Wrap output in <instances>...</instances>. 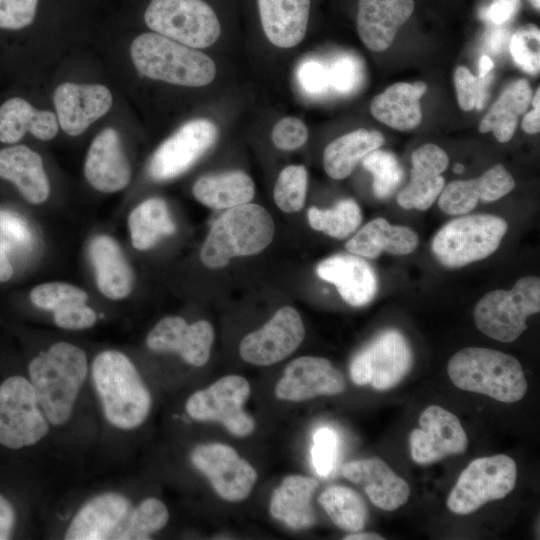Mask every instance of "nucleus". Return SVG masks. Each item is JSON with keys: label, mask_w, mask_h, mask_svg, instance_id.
Listing matches in <instances>:
<instances>
[{"label": "nucleus", "mask_w": 540, "mask_h": 540, "mask_svg": "<svg viewBox=\"0 0 540 540\" xmlns=\"http://www.w3.org/2000/svg\"><path fill=\"white\" fill-rule=\"evenodd\" d=\"M87 366L85 352L67 342L54 343L30 362V382L48 422L62 425L68 421Z\"/></svg>", "instance_id": "obj_1"}, {"label": "nucleus", "mask_w": 540, "mask_h": 540, "mask_svg": "<svg viewBox=\"0 0 540 540\" xmlns=\"http://www.w3.org/2000/svg\"><path fill=\"white\" fill-rule=\"evenodd\" d=\"M92 377L105 417L112 425L133 429L144 422L151 396L126 355L115 350L99 353L92 364Z\"/></svg>", "instance_id": "obj_2"}, {"label": "nucleus", "mask_w": 540, "mask_h": 540, "mask_svg": "<svg viewBox=\"0 0 540 540\" xmlns=\"http://www.w3.org/2000/svg\"><path fill=\"white\" fill-rule=\"evenodd\" d=\"M447 373L459 389L505 403L521 400L527 391L520 362L498 350L482 347L461 349L450 358Z\"/></svg>", "instance_id": "obj_3"}, {"label": "nucleus", "mask_w": 540, "mask_h": 540, "mask_svg": "<svg viewBox=\"0 0 540 540\" xmlns=\"http://www.w3.org/2000/svg\"><path fill=\"white\" fill-rule=\"evenodd\" d=\"M130 54L140 74L170 84L202 87L216 75L215 63L208 55L155 32L137 36Z\"/></svg>", "instance_id": "obj_4"}, {"label": "nucleus", "mask_w": 540, "mask_h": 540, "mask_svg": "<svg viewBox=\"0 0 540 540\" xmlns=\"http://www.w3.org/2000/svg\"><path fill=\"white\" fill-rule=\"evenodd\" d=\"M275 226L262 206L247 203L227 209L212 224L200 257L209 268H221L234 257L255 255L274 237Z\"/></svg>", "instance_id": "obj_5"}, {"label": "nucleus", "mask_w": 540, "mask_h": 540, "mask_svg": "<svg viewBox=\"0 0 540 540\" xmlns=\"http://www.w3.org/2000/svg\"><path fill=\"white\" fill-rule=\"evenodd\" d=\"M540 311V279L520 278L510 290L486 293L476 304L474 322L486 336L504 343L515 341L526 329V320Z\"/></svg>", "instance_id": "obj_6"}, {"label": "nucleus", "mask_w": 540, "mask_h": 540, "mask_svg": "<svg viewBox=\"0 0 540 540\" xmlns=\"http://www.w3.org/2000/svg\"><path fill=\"white\" fill-rule=\"evenodd\" d=\"M508 229L507 222L494 215H468L445 224L434 235L431 250L449 268H459L494 253Z\"/></svg>", "instance_id": "obj_7"}, {"label": "nucleus", "mask_w": 540, "mask_h": 540, "mask_svg": "<svg viewBox=\"0 0 540 540\" xmlns=\"http://www.w3.org/2000/svg\"><path fill=\"white\" fill-rule=\"evenodd\" d=\"M144 20L155 33L195 49L211 46L221 34L216 13L203 0H151Z\"/></svg>", "instance_id": "obj_8"}, {"label": "nucleus", "mask_w": 540, "mask_h": 540, "mask_svg": "<svg viewBox=\"0 0 540 540\" xmlns=\"http://www.w3.org/2000/svg\"><path fill=\"white\" fill-rule=\"evenodd\" d=\"M517 466L508 455L498 454L473 460L460 474L447 498V507L467 515L486 503L499 500L514 488Z\"/></svg>", "instance_id": "obj_9"}, {"label": "nucleus", "mask_w": 540, "mask_h": 540, "mask_svg": "<svg viewBox=\"0 0 540 540\" xmlns=\"http://www.w3.org/2000/svg\"><path fill=\"white\" fill-rule=\"evenodd\" d=\"M48 430L31 382L18 375L6 378L0 384V445L9 449L31 446Z\"/></svg>", "instance_id": "obj_10"}, {"label": "nucleus", "mask_w": 540, "mask_h": 540, "mask_svg": "<svg viewBox=\"0 0 540 540\" xmlns=\"http://www.w3.org/2000/svg\"><path fill=\"white\" fill-rule=\"evenodd\" d=\"M412 363V350L405 336L396 329H386L353 358L350 376L356 385L387 390L407 375Z\"/></svg>", "instance_id": "obj_11"}, {"label": "nucleus", "mask_w": 540, "mask_h": 540, "mask_svg": "<svg viewBox=\"0 0 540 540\" xmlns=\"http://www.w3.org/2000/svg\"><path fill=\"white\" fill-rule=\"evenodd\" d=\"M249 394L245 378L228 375L191 395L186 411L195 420L221 422L230 433L243 437L255 428L254 419L243 410Z\"/></svg>", "instance_id": "obj_12"}, {"label": "nucleus", "mask_w": 540, "mask_h": 540, "mask_svg": "<svg viewBox=\"0 0 540 540\" xmlns=\"http://www.w3.org/2000/svg\"><path fill=\"white\" fill-rule=\"evenodd\" d=\"M217 135L216 125L208 119L186 122L154 152L149 175L163 181L183 174L213 146Z\"/></svg>", "instance_id": "obj_13"}, {"label": "nucleus", "mask_w": 540, "mask_h": 540, "mask_svg": "<svg viewBox=\"0 0 540 540\" xmlns=\"http://www.w3.org/2000/svg\"><path fill=\"white\" fill-rule=\"evenodd\" d=\"M191 461L208 477L216 493L227 501L247 498L257 480L256 470L224 444L197 446L191 453Z\"/></svg>", "instance_id": "obj_14"}, {"label": "nucleus", "mask_w": 540, "mask_h": 540, "mask_svg": "<svg viewBox=\"0 0 540 540\" xmlns=\"http://www.w3.org/2000/svg\"><path fill=\"white\" fill-rule=\"evenodd\" d=\"M305 329L296 309L280 308L260 329L243 338L239 352L255 365H272L289 356L303 341Z\"/></svg>", "instance_id": "obj_15"}, {"label": "nucleus", "mask_w": 540, "mask_h": 540, "mask_svg": "<svg viewBox=\"0 0 540 540\" xmlns=\"http://www.w3.org/2000/svg\"><path fill=\"white\" fill-rule=\"evenodd\" d=\"M419 429L409 437L412 459L421 465L437 462L448 455L463 453L467 435L458 417L437 406L427 407L419 417Z\"/></svg>", "instance_id": "obj_16"}, {"label": "nucleus", "mask_w": 540, "mask_h": 540, "mask_svg": "<svg viewBox=\"0 0 540 540\" xmlns=\"http://www.w3.org/2000/svg\"><path fill=\"white\" fill-rule=\"evenodd\" d=\"M53 102L62 130L78 136L110 110L113 98L104 85L66 82L55 89Z\"/></svg>", "instance_id": "obj_17"}, {"label": "nucleus", "mask_w": 540, "mask_h": 540, "mask_svg": "<svg viewBox=\"0 0 540 540\" xmlns=\"http://www.w3.org/2000/svg\"><path fill=\"white\" fill-rule=\"evenodd\" d=\"M342 374L329 360L321 357L303 356L291 361L278 381L277 398L303 401L321 395H335L345 390Z\"/></svg>", "instance_id": "obj_18"}, {"label": "nucleus", "mask_w": 540, "mask_h": 540, "mask_svg": "<svg viewBox=\"0 0 540 540\" xmlns=\"http://www.w3.org/2000/svg\"><path fill=\"white\" fill-rule=\"evenodd\" d=\"M214 340L212 325L206 320L192 324L177 316L162 319L148 334L147 346L156 352H176L189 364L201 367L210 357Z\"/></svg>", "instance_id": "obj_19"}, {"label": "nucleus", "mask_w": 540, "mask_h": 540, "mask_svg": "<svg viewBox=\"0 0 540 540\" xmlns=\"http://www.w3.org/2000/svg\"><path fill=\"white\" fill-rule=\"evenodd\" d=\"M412 169L409 184L399 193L398 204L407 210H427L441 194L445 179L441 175L449 164L446 152L427 143L418 147L411 156Z\"/></svg>", "instance_id": "obj_20"}, {"label": "nucleus", "mask_w": 540, "mask_h": 540, "mask_svg": "<svg viewBox=\"0 0 540 540\" xmlns=\"http://www.w3.org/2000/svg\"><path fill=\"white\" fill-rule=\"evenodd\" d=\"M87 181L96 190L113 193L130 182L131 169L114 128H105L92 141L84 163Z\"/></svg>", "instance_id": "obj_21"}, {"label": "nucleus", "mask_w": 540, "mask_h": 540, "mask_svg": "<svg viewBox=\"0 0 540 540\" xmlns=\"http://www.w3.org/2000/svg\"><path fill=\"white\" fill-rule=\"evenodd\" d=\"M515 187V180L502 164H496L480 177L456 180L444 186L438 197L440 209L449 215L467 214L479 201H496Z\"/></svg>", "instance_id": "obj_22"}, {"label": "nucleus", "mask_w": 540, "mask_h": 540, "mask_svg": "<svg viewBox=\"0 0 540 540\" xmlns=\"http://www.w3.org/2000/svg\"><path fill=\"white\" fill-rule=\"evenodd\" d=\"M130 512V503L125 496L117 493L98 495L78 511L65 539H116Z\"/></svg>", "instance_id": "obj_23"}, {"label": "nucleus", "mask_w": 540, "mask_h": 540, "mask_svg": "<svg viewBox=\"0 0 540 540\" xmlns=\"http://www.w3.org/2000/svg\"><path fill=\"white\" fill-rule=\"evenodd\" d=\"M342 473L346 479L361 486L370 501L380 509L394 511L409 498L408 483L380 458L351 461L344 465Z\"/></svg>", "instance_id": "obj_24"}, {"label": "nucleus", "mask_w": 540, "mask_h": 540, "mask_svg": "<svg viewBox=\"0 0 540 540\" xmlns=\"http://www.w3.org/2000/svg\"><path fill=\"white\" fill-rule=\"evenodd\" d=\"M414 0H359L357 31L367 48L388 49L414 11Z\"/></svg>", "instance_id": "obj_25"}, {"label": "nucleus", "mask_w": 540, "mask_h": 540, "mask_svg": "<svg viewBox=\"0 0 540 540\" xmlns=\"http://www.w3.org/2000/svg\"><path fill=\"white\" fill-rule=\"evenodd\" d=\"M318 276L336 286L352 306H364L376 295L377 276L369 263L354 254H337L319 263Z\"/></svg>", "instance_id": "obj_26"}, {"label": "nucleus", "mask_w": 540, "mask_h": 540, "mask_svg": "<svg viewBox=\"0 0 540 540\" xmlns=\"http://www.w3.org/2000/svg\"><path fill=\"white\" fill-rule=\"evenodd\" d=\"M0 179L12 183L32 204L43 203L50 193L41 156L24 144L7 145L0 149Z\"/></svg>", "instance_id": "obj_27"}, {"label": "nucleus", "mask_w": 540, "mask_h": 540, "mask_svg": "<svg viewBox=\"0 0 540 540\" xmlns=\"http://www.w3.org/2000/svg\"><path fill=\"white\" fill-rule=\"evenodd\" d=\"M57 116L47 110L36 109L24 97L13 95L0 103V143H19L27 133L48 141L58 133Z\"/></svg>", "instance_id": "obj_28"}, {"label": "nucleus", "mask_w": 540, "mask_h": 540, "mask_svg": "<svg viewBox=\"0 0 540 540\" xmlns=\"http://www.w3.org/2000/svg\"><path fill=\"white\" fill-rule=\"evenodd\" d=\"M263 31L280 48L297 46L305 37L310 0H257Z\"/></svg>", "instance_id": "obj_29"}, {"label": "nucleus", "mask_w": 540, "mask_h": 540, "mask_svg": "<svg viewBox=\"0 0 540 540\" xmlns=\"http://www.w3.org/2000/svg\"><path fill=\"white\" fill-rule=\"evenodd\" d=\"M426 91L427 85L421 81L395 83L373 98L370 112L388 127L412 130L422 121L420 99Z\"/></svg>", "instance_id": "obj_30"}, {"label": "nucleus", "mask_w": 540, "mask_h": 540, "mask_svg": "<svg viewBox=\"0 0 540 540\" xmlns=\"http://www.w3.org/2000/svg\"><path fill=\"white\" fill-rule=\"evenodd\" d=\"M418 243V235L410 227L393 225L379 217L364 225L347 241L345 247L351 254L374 259L382 252L410 254Z\"/></svg>", "instance_id": "obj_31"}, {"label": "nucleus", "mask_w": 540, "mask_h": 540, "mask_svg": "<svg viewBox=\"0 0 540 540\" xmlns=\"http://www.w3.org/2000/svg\"><path fill=\"white\" fill-rule=\"evenodd\" d=\"M89 256L102 294L113 300L127 297L133 287V273L117 242L109 236H98L89 246Z\"/></svg>", "instance_id": "obj_32"}, {"label": "nucleus", "mask_w": 540, "mask_h": 540, "mask_svg": "<svg viewBox=\"0 0 540 540\" xmlns=\"http://www.w3.org/2000/svg\"><path fill=\"white\" fill-rule=\"evenodd\" d=\"M318 482L311 477L291 475L286 477L275 489L270 501V514L292 529H305L312 526L315 514L311 498Z\"/></svg>", "instance_id": "obj_33"}, {"label": "nucleus", "mask_w": 540, "mask_h": 540, "mask_svg": "<svg viewBox=\"0 0 540 540\" xmlns=\"http://www.w3.org/2000/svg\"><path fill=\"white\" fill-rule=\"evenodd\" d=\"M383 135L376 130L357 129L330 142L323 153L325 172L332 179L348 177L358 162L384 144Z\"/></svg>", "instance_id": "obj_34"}, {"label": "nucleus", "mask_w": 540, "mask_h": 540, "mask_svg": "<svg viewBox=\"0 0 540 540\" xmlns=\"http://www.w3.org/2000/svg\"><path fill=\"white\" fill-rule=\"evenodd\" d=\"M532 89L527 79L511 83L479 123L481 133L492 132L496 140L506 143L513 137L519 116L529 107Z\"/></svg>", "instance_id": "obj_35"}, {"label": "nucleus", "mask_w": 540, "mask_h": 540, "mask_svg": "<svg viewBox=\"0 0 540 540\" xmlns=\"http://www.w3.org/2000/svg\"><path fill=\"white\" fill-rule=\"evenodd\" d=\"M192 190L203 205L213 209H229L250 203L255 194V185L243 171H229L201 176Z\"/></svg>", "instance_id": "obj_36"}, {"label": "nucleus", "mask_w": 540, "mask_h": 540, "mask_svg": "<svg viewBox=\"0 0 540 540\" xmlns=\"http://www.w3.org/2000/svg\"><path fill=\"white\" fill-rule=\"evenodd\" d=\"M128 226L133 246L138 250L152 248L162 237L175 231L167 204L160 198H150L130 213Z\"/></svg>", "instance_id": "obj_37"}, {"label": "nucleus", "mask_w": 540, "mask_h": 540, "mask_svg": "<svg viewBox=\"0 0 540 540\" xmlns=\"http://www.w3.org/2000/svg\"><path fill=\"white\" fill-rule=\"evenodd\" d=\"M318 501L339 528L351 532L364 528L367 507L355 490L345 486H329L320 494Z\"/></svg>", "instance_id": "obj_38"}, {"label": "nucleus", "mask_w": 540, "mask_h": 540, "mask_svg": "<svg viewBox=\"0 0 540 540\" xmlns=\"http://www.w3.org/2000/svg\"><path fill=\"white\" fill-rule=\"evenodd\" d=\"M308 221L313 229L343 239L358 228L362 213L353 199H343L331 209L311 207L308 210Z\"/></svg>", "instance_id": "obj_39"}, {"label": "nucleus", "mask_w": 540, "mask_h": 540, "mask_svg": "<svg viewBox=\"0 0 540 540\" xmlns=\"http://www.w3.org/2000/svg\"><path fill=\"white\" fill-rule=\"evenodd\" d=\"M168 517V510L162 501L148 498L129 513L116 539H150L152 533L166 525Z\"/></svg>", "instance_id": "obj_40"}, {"label": "nucleus", "mask_w": 540, "mask_h": 540, "mask_svg": "<svg viewBox=\"0 0 540 540\" xmlns=\"http://www.w3.org/2000/svg\"><path fill=\"white\" fill-rule=\"evenodd\" d=\"M363 167L373 175V193L378 199L390 197L401 184L403 169L395 154L373 150L362 159Z\"/></svg>", "instance_id": "obj_41"}, {"label": "nucleus", "mask_w": 540, "mask_h": 540, "mask_svg": "<svg viewBox=\"0 0 540 540\" xmlns=\"http://www.w3.org/2000/svg\"><path fill=\"white\" fill-rule=\"evenodd\" d=\"M308 175L304 166L289 165L279 174L274 187L276 205L286 213L302 209L306 199Z\"/></svg>", "instance_id": "obj_42"}, {"label": "nucleus", "mask_w": 540, "mask_h": 540, "mask_svg": "<svg viewBox=\"0 0 540 540\" xmlns=\"http://www.w3.org/2000/svg\"><path fill=\"white\" fill-rule=\"evenodd\" d=\"M510 53L516 64L526 73L537 75L540 71V30L534 24L518 28L511 37Z\"/></svg>", "instance_id": "obj_43"}, {"label": "nucleus", "mask_w": 540, "mask_h": 540, "mask_svg": "<svg viewBox=\"0 0 540 540\" xmlns=\"http://www.w3.org/2000/svg\"><path fill=\"white\" fill-rule=\"evenodd\" d=\"M30 299L38 308L54 312L70 304L85 303L88 295L75 285L49 282L34 287L30 292Z\"/></svg>", "instance_id": "obj_44"}, {"label": "nucleus", "mask_w": 540, "mask_h": 540, "mask_svg": "<svg viewBox=\"0 0 540 540\" xmlns=\"http://www.w3.org/2000/svg\"><path fill=\"white\" fill-rule=\"evenodd\" d=\"M492 76L475 77L465 66H458L454 72L457 101L463 111L483 108L488 98V86Z\"/></svg>", "instance_id": "obj_45"}, {"label": "nucleus", "mask_w": 540, "mask_h": 540, "mask_svg": "<svg viewBox=\"0 0 540 540\" xmlns=\"http://www.w3.org/2000/svg\"><path fill=\"white\" fill-rule=\"evenodd\" d=\"M38 0H0V31L17 32L30 26Z\"/></svg>", "instance_id": "obj_46"}, {"label": "nucleus", "mask_w": 540, "mask_h": 540, "mask_svg": "<svg viewBox=\"0 0 540 540\" xmlns=\"http://www.w3.org/2000/svg\"><path fill=\"white\" fill-rule=\"evenodd\" d=\"M337 448L338 437L334 430L321 427L314 433L311 459L317 474L321 477H326L332 472Z\"/></svg>", "instance_id": "obj_47"}, {"label": "nucleus", "mask_w": 540, "mask_h": 540, "mask_svg": "<svg viewBox=\"0 0 540 540\" xmlns=\"http://www.w3.org/2000/svg\"><path fill=\"white\" fill-rule=\"evenodd\" d=\"M34 242L28 224L17 214L0 211V243L7 251L12 247L29 249Z\"/></svg>", "instance_id": "obj_48"}, {"label": "nucleus", "mask_w": 540, "mask_h": 540, "mask_svg": "<svg viewBox=\"0 0 540 540\" xmlns=\"http://www.w3.org/2000/svg\"><path fill=\"white\" fill-rule=\"evenodd\" d=\"M271 138L278 149L292 151L306 143L308 129L300 119L285 117L275 124Z\"/></svg>", "instance_id": "obj_49"}, {"label": "nucleus", "mask_w": 540, "mask_h": 540, "mask_svg": "<svg viewBox=\"0 0 540 540\" xmlns=\"http://www.w3.org/2000/svg\"><path fill=\"white\" fill-rule=\"evenodd\" d=\"M328 72L330 86L340 93H350L360 83V63L351 55L336 59Z\"/></svg>", "instance_id": "obj_50"}, {"label": "nucleus", "mask_w": 540, "mask_h": 540, "mask_svg": "<svg viewBox=\"0 0 540 540\" xmlns=\"http://www.w3.org/2000/svg\"><path fill=\"white\" fill-rule=\"evenodd\" d=\"M97 320L95 311L85 303H75L54 311V321L60 328L82 330L92 327Z\"/></svg>", "instance_id": "obj_51"}, {"label": "nucleus", "mask_w": 540, "mask_h": 540, "mask_svg": "<svg viewBox=\"0 0 540 540\" xmlns=\"http://www.w3.org/2000/svg\"><path fill=\"white\" fill-rule=\"evenodd\" d=\"M297 79L303 91L311 95L321 94L330 86L328 69L316 60L301 63Z\"/></svg>", "instance_id": "obj_52"}, {"label": "nucleus", "mask_w": 540, "mask_h": 540, "mask_svg": "<svg viewBox=\"0 0 540 540\" xmlns=\"http://www.w3.org/2000/svg\"><path fill=\"white\" fill-rule=\"evenodd\" d=\"M520 3L505 0L493 1L492 4L483 9L480 14L484 20L494 25H502L511 20L519 11Z\"/></svg>", "instance_id": "obj_53"}, {"label": "nucleus", "mask_w": 540, "mask_h": 540, "mask_svg": "<svg viewBox=\"0 0 540 540\" xmlns=\"http://www.w3.org/2000/svg\"><path fill=\"white\" fill-rule=\"evenodd\" d=\"M15 525V510L12 504L0 494V540L10 539Z\"/></svg>", "instance_id": "obj_54"}, {"label": "nucleus", "mask_w": 540, "mask_h": 540, "mask_svg": "<svg viewBox=\"0 0 540 540\" xmlns=\"http://www.w3.org/2000/svg\"><path fill=\"white\" fill-rule=\"evenodd\" d=\"M531 102L533 109L522 119V129L528 134H536L540 130V89L537 88L532 95Z\"/></svg>", "instance_id": "obj_55"}, {"label": "nucleus", "mask_w": 540, "mask_h": 540, "mask_svg": "<svg viewBox=\"0 0 540 540\" xmlns=\"http://www.w3.org/2000/svg\"><path fill=\"white\" fill-rule=\"evenodd\" d=\"M507 32L504 29L498 28L493 30L489 34L487 40L488 47L493 54H499L502 52L503 47L506 44Z\"/></svg>", "instance_id": "obj_56"}, {"label": "nucleus", "mask_w": 540, "mask_h": 540, "mask_svg": "<svg viewBox=\"0 0 540 540\" xmlns=\"http://www.w3.org/2000/svg\"><path fill=\"white\" fill-rule=\"evenodd\" d=\"M13 266L8 258V251L0 243V284L11 279L13 276Z\"/></svg>", "instance_id": "obj_57"}, {"label": "nucleus", "mask_w": 540, "mask_h": 540, "mask_svg": "<svg viewBox=\"0 0 540 540\" xmlns=\"http://www.w3.org/2000/svg\"><path fill=\"white\" fill-rule=\"evenodd\" d=\"M345 540H383L385 539L382 535L373 533V532H353L344 537Z\"/></svg>", "instance_id": "obj_58"}, {"label": "nucleus", "mask_w": 540, "mask_h": 540, "mask_svg": "<svg viewBox=\"0 0 540 540\" xmlns=\"http://www.w3.org/2000/svg\"><path fill=\"white\" fill-rule=\"evenodd\" d=\"M494 68V63L488 55H482L479 61V74L478 77H485L490 74Z\"/></svg>", "instance_id": "obj_59"}, {"label": "nucleus", "mask_w": 540, "mask_h": 540, "mask_svg": "<svg viewBox=\"0 0 540 540\" xmlns=\"http://www.w3.org/2000/svg\"><path fill=\"white\" fill-rule=\"evenodd\" d=\"M453 171L455 173L460 174V173H462L464 171V166L462 164H460V163H457V164L454 165Z\"/></svg>", "instance_id": "obj_60"}, {"label": "nucleus", "mask_w": 540, "mask_h": 540, "mask_svg": "<svg viewBox=\"0 0 540 540\" xmlns=\"http://www.w3.org/2000/svg\"><path fill=\"white\" fill-rule=\"evenodd\" d=\"M532 6L539 11L540 9V0H529Z\"/></svg>", "instance_id": "obj_61"}, {"label": "nucleus", "mask_w": 540, "mask_h": 540, "mask_svg": "<svg viewBox=\"0 0 540 540\" xmlns=\"http://www.w3.org/2000/svg\"><path fill=\"white\" fill-rule=\"evenodd\" d=\"M493 1H497V0H493ZM505 1H511V2H515V3H520V4H521V0H505Z\"/></svg>", "instance_id": "obj_62"}]
</instances>
